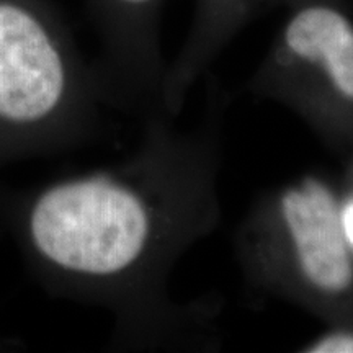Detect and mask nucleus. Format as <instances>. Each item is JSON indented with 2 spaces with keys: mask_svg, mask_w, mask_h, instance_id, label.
<instances>
[{
  "mask_svg": "<svg viewBox=\"0 0 353 353\" xmlns=\"http://www.w3.org/2000/svg\"><path fill=\"white\" fill-rule=\"evenodd\" d=\"M342 216H343V226H345V232L353 249V200L348 201L345 206L342 205Z\"/></svg>",
  "mask_w": 353,
  "mask_h": 353,
  "instance_id": "7",
  "label": "nucleus"
},
{
  "mask_svg": "<svg viewBox=\"0 0 353 353\" xmlns=\"http://www.w3.org/2000/svg\"><path fill=\"white\" fill-rule=\"evenodd\" d=\"M290 0H195L187 38L167 65L161 112L176 118L198 79L208 72L242 28L262 12L283 8Z\"/></svg>",
  "mask_w": 353,
  "mask_h": 353,
  "instance_id": "5",
  "label": "nucleus"
},
{
  "mask_svg": "<svg viewBox=\"0 0 353 353\" xmlns=\"http://www.w3.org/2000/svg\"><path fill=\"white\" fill-rule=\"evenodd\" d=\"M247 88L322 136L353 112V21L334 0H290Z\"/></svg>",
  "mask_w": 353,
  "mask_h": 353,
  "instance_id": "4",
  "label": "nucleus"
},
{
  "mask_svg": "<svg viewBox=\"0 0 353 353\" xmlns=\"http://www.w3.org/2000/svg\"><path fill=\"white\" fill-rule=\"evenodd\" d=\"M224 110L226 97L211 87L192 130L151 113L130 161L59 180L30 205L26 236L43 267L70 290L120 307L145 341L188 343L205 327L200 311L175 303L167 283L219 223Z\"/></svg>",
  "mask_w": 353,
  "mask_h": 353,
  "instance_id": "1",
  "label": "nucleus"
},
{
  "mask_svg": "<svg viewBox=\"0 0 353 353\" xmlns=\"http://www.w3.org/2000/svg\"><path fill=\"white\" fill-rule=\"evenodd\" d=\"M95 85L64 28L37 0H0V128L72 132Z\"/></svg>",
  "mask_w": 353,
  "mask_h": 353,
  "instance_id": "3",
  "label": "nucleus"
},
{
  "mask_svg": "<svg viewBox=\"0 0 353 353\" xmlns=\"http://www.w3.org/2000/svg\"><path fill=\"white\" fill-rule=\"evenodd\" d=\"M90 3L112 68L132 76H152L164 68L161 48L164 0H90Z\"/></svg>",
  "mask_w": 353,
  "mask_h": 353,
  "instance_id": "6",
  "label": "nucleus"
},
{
  "mask_svg": "<svg viewBox=\"0 0 353 353\" xmlns=\"http://www.w3.org/2000/svg\"><path fill=\"white\" fill-rule=\"evenodd\" d=\"M250 285L321 317L353 294V255L332 185L304 174L254 203L236 232Z\"/></svg>",
  "mask_w": 353,
  "mask_h": 353,
  "instance_id": "2",
  "label": "nucleus"
}]
</instances>
